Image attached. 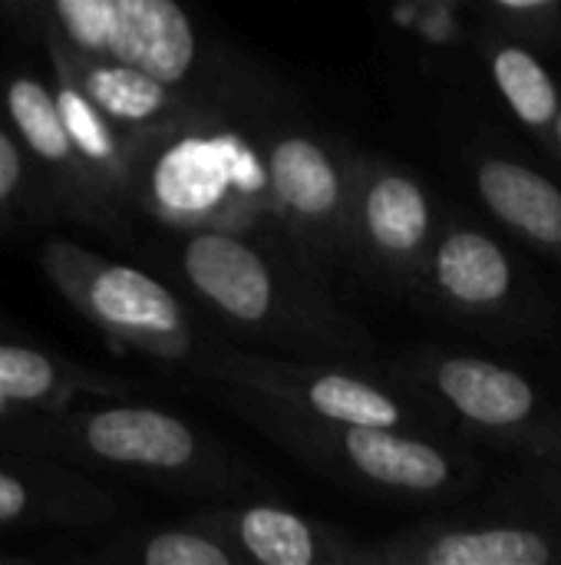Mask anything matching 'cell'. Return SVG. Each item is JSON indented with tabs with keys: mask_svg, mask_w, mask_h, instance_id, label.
<instances>
[{
	"mask_svg": "<svg viewBox=\"0 0 561 565\" xmlns=\"http://www.w3.org/2000/svg\"><path fill=\"white\" fill-rule=\"evenodd\" d=\"M483 202L509 225L542 245H561V192L536 169L489 159L479 169Z\"/></svg>",
	"mask_w": 561,
	"mask_h": 565,
	"instance_id": "52a82bcc",
	"label": "cell"
},
{
	"mask_svg": "<svg viewBox=\"0 0 561 565\" xmlns=\"http://www.w3.org/2000/svg\"><path fill=\"white\" fill-rule=\"evenodd\" d=\"M552 122H555V132H559V142H561V109L555 113V119H552Z\"/></svg>",
	"mask_w": 561,
	"mask_h": 565,
	"instance_id": "d4e9b609",
	"label": "cell"
},
{
	"mask_svg": "<svg viewBox=\"0 0 561 565\" xmlns=\"http://www.w3.org/2000/svg\"><path fill=\"white\" fill-rule=\"evenodd\" d=\"M274 195L298 215H327L341 202V179L321 146L304 136H291L274 146L268 162Z\"/></svg>",
	"mask_w": 561,
	"mask_h": 565,
	"instance_id": "30bf717a",
	"label": "cell"
},
{
	"mask_svg": "<svg viewBox=\"0 0 561 565\" xmlns=\"http://www.w3.org/2000/svg\"><path fill=\"white\" fill-rule=\"evenodd\" d=\"M436 384L463 417L483 427H513L536 407V394L526 377L476 358L443 361Z\"/></svg>",
	"mask_w": 561,
	"mask_h": 565,
	"instance_id": "5b68a950",
	"label": "cell"
},
{
	"mask_svg": "<svg viewBox=\"0 0 561 565\" xmlns=\"http://www.w3.org/2000/svg\"><path fill=\"white\" fill-rule=\"evenodd\" d=\"M86 444L109 463L145 470H175L195 454L192 430L182 420L149 407H116L89 417Z\"/></svg>",
	"mask_w": 561,
	"mask_h": 565,
	"instance_id": "277c9868",
	"label": "cell"
},
{
	"mask_svg": "<svg viewBox=\"0 0 561 565\" xmlns=\"http://www.w3.org/2000/svg\"><path fill=\"white\" fill-rule=\"evenodd\" d=\"M83 93L99 106L103 116L119 119V122L152 119L165 106V83L126 63L89 70Z\"/></svg>",
	"mask_w": 561,
	"mask_h": 565,
	"instance_id": "5bb4252c",
	"label": "cell"
},
{
	"mask_svg": "<svg viewBox=\"0 0 561 565\" xmlns=\"http://www.w3.org/2000/svg\"><path fill=\"white\" fill-rule=\"evenodd\" d=\"M3 411H7V401L0 397V417H3Z\"/></svg>",
	"mask_w": 561,
	"mask_h": 565,
	"instance_id": "484cf974",
	"label": "cell"
},
{
	"mask_svg": "<svg viewBox=\"0 0 561 565\" xmlns=\"http://www.w3.org/2000/svg\"><path fill=\"white\" fill-rule=\"evenodd\" d=\"M436 281L463 305H493L509 295L513 268L493 238L479 232H453L436 252Z\"/></svg>",
	"mask_w": 561,
	"mask_h": 565,
	"instance_id": "9c48e42d",
	"label": "cell"
},
{
	"mask_svg": "<svg viewBox=\"0 0 561 565\" xmlns=\"http://www.w3.org/2000/svg\"><path fill=\"white\" fill-rule=\"evenodd\" d=\"M63 30L83 50H109L112 40V7L109 0H56Z\"/></svg>",
	"mask_w": 561,
	"mask_h": 565,
	"instance_id": "ffe728a7",
	"label": "cell"
},
{
	"mask_svg": "<svg viewBox=\"0 0 561 565\" xmlns=\"http://www.w3.org/2000/svg\"><path fill=\"white\" fill-rule=\"evenodd\" d=\"M311 407L347 427H397L400 407L370 384L344 374H324L311 384Z\"/></svg>",
	"mask_w": 561,
	"mask_h": 565,
	"instance_id": "2e32d148",
	"label": "cell"
},
{
	"mask_svg": "<svg viewBox=\"0 0 561 565\" xmlns=\"http://www.w3.org/2000/svg\"><path fill=\"white\" fill-rule=\"evenodd\" d=\"M7 106H10V119L17 122L23 142L50 162H60L69 156V136L63 129L56 99L30 76H20L10 83L7 89Z\"/></svg>",
	"mask_w": 561,
	"mask_h": 565,
	"instance_id": "e0dca14e",
	"label": "cell"
},
{
	"mask_svg": "<svg viewBox=\"0 0 561 565\" xmlns=\"http://www.w3.org/2000/svg\"><path fill=\"white\" fill-rule=\"evenodd\" d=\"M26 503H30L26 487L17 477H10V473L0 470V523L20 520L26 513Z\"/></svg>",
	"mask_w": 561,
	"mask_h": 565,
	"instance_id": "7402d4cb",
	"label": "cell"
},
{
	"mask_svg": "<svg viewBox=\"0 0 561 565\" xmlns=\"http://www.w3.org/2000/svg\"><path fill=\"white\" fill-rule=\"evenodd\" d=\"M245 550L265 565H311L314 563V536L308 523L288 510L255 507L238 523Z\"/></svg>",
	"mask_w": 561,
	"mask_h": 565,
	"instance_id": "9a60e30c",
	"label": "cell"
},
{
	"mask_svg": "<svg viewBox=\"0 0 561 565\" xmlns=\"http://www.w3.org/2000/svg\"><path fill=\"white\" fill-rule=\"evenodd\" d=\"M56 109H60V119L73 149H79L93 162H109L116 156V139L109 132V122L86 93L63 86L56 96Z\"/></svg>",
	"mask_w": 561,
	"mask_h": 565,
	"instance_id": "ac0fdd59",
	"label": "cell"
},
{
	"mask_svg": "<svg viewBox=\"0 0 561 565\" xmlns=\"http://www.w3.org/2000/svg\"><path fill=\"white\" fill-rule=\"evenodd\" d=\"M23 175V162H20V152L13 146V139L7 132H0V202L17 189Z\"/></svg>",
	"mask_w": 561,
	"mask_h": 565,
	"instance_id": "603a6c76",
	"label": "cell"
},
{
	"mask_svg": "<svg viewBox=\"0 0 561 565\" xmlns=\"http://www.w3.org/2000/svg\"><path fill=\"white\" fill-rule=\"evenodd\" d=\"M86 298H89V308L106 324L122 328V331L162 338L182 328V311L172 291L139 268H126V265L99 268L89 278Z\"/></svg>",
	"mask_w": 561,
	"mask_h": 565,
	"instance_id": "8992f818",
	"label": "cell"
},
{
	"mask_svg": "<svg viewBox=\"0 0 561 565\" xmlns=\"http://www.w3.org/2000/svg\"><path fill=\"white\" fill-rule=\"evenodd\" d=\"M493 76L513 106V113L529 126H546L559 113V93L546 66L522 46H503L493 56Z\"/></svg>",
	"mask_w": 561,
	"mask_h": 565,
	"instance_id": "4fadbf2b",
	"label": "cell"
},
{
	"mask_svg": "<svg viewBox=\"0 0 561 565\" xmlns=\"http://www.w3.org/2000/svg\"><path fill=\"white\" fill-rule=\"evenodd\" d=\"M112 40L119 63L136 66L159 83H179L195 60V33L175 0H109Z\"/></svg>",
	"mask_w": 561,
	"mask_h": 565,
	"instance_id": "7a4b0ae2",
	"label": "cell"
},
{
	"mask_svg": "<svg viewBox=\"0 0 561 565\" xmlns=\"http://www.w3.org/2000/svg\"><path fill=\"white\" fill-rule=\"evenodd\" d=\"M364 218L370 238L393 252L407 255L420 248L430 228V205L423 189L413 179L403 175H384L370 185L367 202H364Z\"/></svg>",
	"mask_w": 561,
	"mask_h": 565,
	"instance_id": "8fae6325",
	"label": "cell"
},
{
	"mask_svg": "<svg viewBox=\"0 0 561 565\" xmlns=\"http://www.w3.org/2000/svg\"><path fill=\"white\" fill-rule=\"evenodd\" d=\"M56 387V367L33 348L0 344V397L40 401Z\"/></svg>",
	"mask_w": 561,
	"mask_h": 565,
	"instance_id": "d6986e66",
	"label": "cell"
},
{
	"mask_svg": "<svg viewBox=\"0 0 561 565\" xmlns=\"http://www.w3.org/2000/svg\"><path fill=\"white\" fill-rule=\"evenodd\" d=\"M433 565H546L552 550L539 533L529 530H479L450 533L427 550Z\"/></svg>",
	"mask_w": 561,
	"mask_h": 565,
	"instance_id": "7c38bea8",
	"label": "cell"
},
{
	"mask_svg": "<svg viewBox=\"0 0 561 565\" xmlns=\"http://www.w3.org/2000/svg\"><path fill=\"white\" fill-rule=\"evenodd\" d=\"M142 559L149 565H231V556L218 543L195 533H159Z\"/></svg>",
	"mask_w": 561,
	"mask_h": 565,
	"instance_id": "44dd1931",
	"label": "cell"
},
{
	"mask_svg": "<svg viewBox=\"0 0 561 565\" xmlns=\"http://www.w3.org/2000/svg\"><path fill=\"white\" fill-rule=\"evenodd\" d=\"M344 450L360 473L400 490H440L450 480V463L430 444L390 434V427H350Z\"/></svg>",
	"mask_w": 561,
	"mask_h": 565,
	"instance_id": "ba28073f",
	"label": "cell"
},
{
	"mask_svg": "<svg viewBox=\"0 0 561 565\" xmlns=\"http://www.w3.org/2000/svg\"><path fill=\"white\" fill-rule=\"evenodd\" d=\"M261 185L255 156L231 139H182L152 172L155 202L175 218H198L215 212L231 189Z\"/></svg>",
	"mask_w": 561,
	"mask_h": 565,
	"instance_id": "6da1fadb",
	"label": "cell"
},
{
	"mask_svg": "<svg viewBox=\"0 0 561 565\" xmlns=\"http://www.w3.org/2000/svg\"><path fill=\"white\" fill-rule=\"evenodd\" d=\"M496 3L506 7V10H536V7H546L552 0H496Z\"/></svg>",
	"mask_w": 561,
	"mask_h": 565,
	"instance_id": "cb8c5ba5",
	"label": "cell"
},
{
	"mask_svg": "<svg viewBox=\"0 0 561 565\" xmlns=\"http://www.w3.org/2000/svg\"><path fill=\"white\" fill-rule=\"evenodd\" d=\"M192 285L225 315L238 321H261L274 298L268 265L238 238L205 232L185 245L182 255Z\"/></svg>",
	"mask_w": 561,
	"mask_h": 565,
	"instance_id": "3957f363",
	"label": "cell"
}]
</instances>
